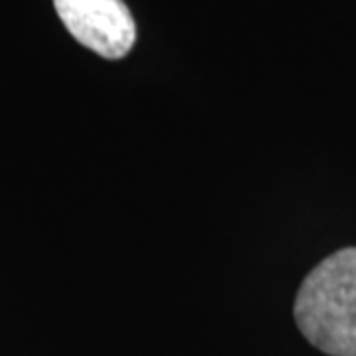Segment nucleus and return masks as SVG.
I'll return each mask as SVG.
<instances>
[{
	"label": "nucleus",
	"mask_w": 356,
	"mask_h": 356,
	"mask_svg": "<svg viewBox=\"0 0 356 356\" xmlns=\"http://www.w3.org/2000/svg\"><path fill=\"white\" fill-rule=\"evenodd\" d=\"M295 323L329 356H356V248L325 257L309 271L295 299Z\"/></svg>",
	"instance_id": "obj_1"
},
{
	"label": "nucleus",
	"mask_w": 356,
	"mask_h": 356,
	"mask_svg": "<svg viewBox=\"0 0 356 356\" xmlns=\"http://www.w3.org/2000/svg\"><path fill=\"white\" fill-rule=\"evenodd\" d=\"M67 32L105 60L125 58L137 40V26L123 0H54Z\"/></svg>",
	"instance_id": "obj_2"
}]
</instances>
